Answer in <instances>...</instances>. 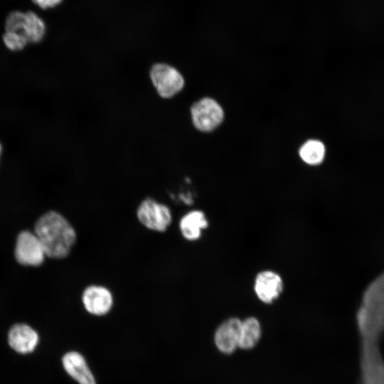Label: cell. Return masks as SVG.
Returning a JSON list of instances; mask_svg holds the SVG:
<instances>
[{"label": "cell", "instance_id": "6da1fadb", "mask_svg": "<svg viewBox=\"0 0 384 384\" xmlns=\"http://www.w3.org/2000/svg\"><path fill=\"white\" fill-rule=\"evenodd\" d=\"M34 233L41 241L46 255L54 259L67 257L76 240L71 224L61 214L53 210L38 219Z\"/></svg>", "mask_w": 384, "mask_h": 384}, {"label": "cell", "instance_id": "7a4b0ae2", "mask_svg": "<svg viewBox=\"0 0 384 384\" xmlns=\"http://www.w3.org/2000/svg\"><path fill=\"white\" fill-rule=\"evenodd\" d=\"M150 83L158 97L171 100L182 92L186 79L175 65L164 61L153 63L148 71Z\"/></svg>", "mask_w": 384, "mask_h": 384}, {"label": "cell", "instance_id": "3957f363", "mask_svg": "<svg viewBox=\"0 0 384 384\" xmlns=\"http://www.w3.org/2000/svg\"><path fill=\"white\" fill-rule=\"evenodd\" d=\"M358 317L361 326L366 329L378 328L384 324V272L365 290Z\"/></svg>", "mask_w": 384, "mask_h": 384}, {"label": "cell", "instance_id": "277c9868", "mask_svg": "<svg viewBox=\"0 0 384 384\" xmlns=\"http://www.w3.org/2000/svg\"><path fill=\"white\" fill-rule=\"evenodd\" d=\"M189 114L193 127L202 133L214 131L224 118L222 107L210 97H203L195 101L190 107Z\"/></svg>", "mask_w": 384, "mask_h": 384}, {"label": "cell", "instance_id": "5b68a950", "mask_svg": "<svg viewBox=\"0 0 384 384\" xmlns=\"http://www.w3.org/2000/svg\"><path fill=\"white\" fill-rule=\"evenodd\" d=\"M14 255L19 264L26 266H39L46 256L36 235L34 232L28 230L22 231L18 235Z\"/></svg>", "mask_w": 384, "mask_h": 384}, {"label": "cell", "instance_id": "8992f818", "mask_svg": "<svg viewBox=\"0 0 384 384\" xmlns=\"http://www.w3.org/2000/svg\"><path fill=\"white\" fill-rule=\"evenodd\" d=\"M137 215L142 225L155 231H165L171 222L169 208L164 204L149 198L140 203Z\"/></svg>", "mask_w": 384, "mask_h": 384}, {"label": "cell", "instance_id": "52a82bcc", "mask_svg": "<svg viewBox=\"0 0 384 384\" xmlns=\"http://www.w3.org/2000/svg\"><path fill=\"white\" fill-rule=\"evenodd\" d=\"M242 319L237 316L223 321L213 334V343L222 354L229 356L239 349V338Z\"/></svg>", "mask_w": 384, "mask_h": 384}, {"label": "cell", "instance_id": "ba28073f", "mask_svg": "<svg viewBox=\"0 0 384 384\" xmlns=\"http://www.w3.org/2000/svg\"><path fill=\"white\" fill-rule=\"evenodd\" d=\"M283 280L272 270H263L258 273L254 282V290L257 299L265 304L274 302L283 290Z\"/></svg>", "mask_w": 384, "mask_h": 384}, {"label": "cell", "instance_id": "9c48e42d", "mask_svg": "<svg viewBox=\"0 0 384 384\" xmlns=\"http://www.w3.org/2000/svg\"><path fill=\"white\" fill-rule=\"evenodd\" d=\"M82 301L86 311L95 316L107 314L113 304L110 290L97 285L87 287L82 293Z\"/></svg>", "mask_w": 384, "mask_h": 384}, {"label": "cell", "instance_id": "30bf717a", "mask_svg": "<svg viewBox=\"0 0 384 384\" xmlns=\"http://www.w3.org/2000/svg\"><path fill=\"white\" fill-rule=\"evenodd\" d=\"M9 346L19 353H28L34 351L38 343L37 332L26 324H16L8 334Z\"/></svg>", "mask_w": 384, "mask_h": 384}, {"label": "cell", "instance_id": "8fae6325", "mask_svg": "<svg viewBox=\"0 0 384 384\" xmlns=\"http://www.w3.org/2000/svg\"><path fill=\"white\" fill-rule=\"evenodd\" d=\"M66 373L78 384H96L95 378L84 356L77 351H69L62 358Z\"/></svg>", "mask_w": 384, "mask_h": 384}, {"label": "cell", "instance_id": "7c38bea8", "mask_svg": "<svg viewBox=\"0 0 384 384\" xmlns=\"http://www.w3.org/2000/svg\"><path fill=\"white\" fill-rule=\"evenodd\" d=\"M262 337V326L255 316H250L241 321L239 349L251 351L260 343Z\"/></svg>", "mask_w": 384, "mask_h": 384}, {"label": "cell", "instance_id": "4fadbf2b", "mask_svg": "<svg viewBox=\"0 0 384 384\" xmlns=\"http://www.w3.org/2000/svg\"><path fill=\"white\" fill-rule=\"evenodd\" d=\"M208 225L203 212L192 210L183 215L179 223V228L183 236L188 240H198L202 230Z\"/></svg>", "mask_w": 384, "mask_h": 384}, {"label": "cell", "instance_id": "5bb4252c", "mask_svg": "<svg viewBox=\"0 0 384 384\" xmlns=\"http://www.w3.org/2000/svg\"><path fill=\"white\" fill-rule=\"evenodd\" d=\"M46 33V26L43 19L34 11H26L21 33L26 38L28 43L41 42Z\"/></svg>", "mask_w": 384, "mask_h": 384}, {"label": "cell", "instance_id": "9a60e30c", "mask_svg": "<svg viewBox=\"0 0 384 384\" xmlns=\"http://www.w3.org/2000/svg\"><path fill=\"white\" fill-rule=\"evenodd\" d=\"M326 149L324 144L317 139L305 142L299 149L302 160L311 166L320 164L324 159Z\"/></svg>", "mask_w": 384, "mask_h": 384}, {"label": "cell", "instance_id": "2e32d148", "mask_svg": "<svg viewBox=\"0 0 384 384\" xmlns=\"http://www.w3.org/2000/svg\"><path fill=\"white\" fill-rule=\"evenodd\" d=\"M2 39L6 47L11 51L21 50L28 43L26 38L20 32L5 31Z\"/></svg>", "mask_w": 384, "mask_h": 384}, {"label": "cell", "instance_id": "e0dca14e", "mask_svg": "<svg viewBox=\"0 0 384 384\" xmlns=\"http://www.w3.org/2000/svg\"><path fill=\"white\" fill-rule=\"evenodd\" d=\"M25 18V12L13 11L6 18L5 31L21 33Z\"/></svg>", "mask_w": 384, "mask_h": 384}, {"label": "cell", "instance_id": "ac0fdd59", "mask_svg": "<svg viewBox=\"0 0 384 384\" xmlns=\"http://www.w3.org/2000/svg\"><path fill=\"white\" fill-rule=\"evenodd\" d=\"M32 2L42 9H48L56 7L63 0H31Z\"/></svg>", "mask_w": 384, "mask_h": 384}, {"label": "cell", "instance_id": "d6986e66", "mask_svg": "<svg viewBox=\"0 0 384 384\" xmlns=\"http://www.w3.org/2000/svg\"><path fill=\"white\" fill-rule=\"evenodd\" d=\"M1 151H2V146H1V144L0 143V156H1Z\"/></svg>", "mask_w": 384, "mask_h": 384}]
</instances>
